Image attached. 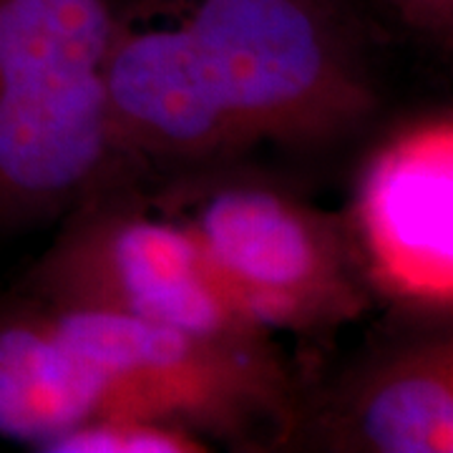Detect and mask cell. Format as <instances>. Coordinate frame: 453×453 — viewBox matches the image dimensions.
I'll return each instance as SVG.
<instances>
[{"instance_id": "cell-4", "label": "cell", "mask_w": 453, "mask_h": 453, "mask_svg": "<svg viewBox=\"0 0 453 453\" xmlns=\"http://www.w3.org/2000/svg\"><path fill=\"white\" fill-rule=\"evenodd\" d=\"M28 290L50 308L101 310L229 340H273L250 323L181 219L127 196L98 195L33 267Z\"/></svg>"}, {"instance_id": "cell-1", "label": "cell", "mask_w": 453, "mask_h": 453, "mask_svg": "<svg viewBox=\"0 0 453 453\" xmlns=\"http://www.w3.org/2000/svg\"><path fill=\"white\" fill-rule=\"evenodd\" d=\"M116 28L109 0H0V222L121 189L104 94Z\"/></svg>"}, {"instance_id": "cell-2", "label": "cell", "mask_w": 453, "mask_h": 453, "mask_svg": "<svg viewBox=\"0 0 453 453\" xmlns=\"http://www.w3.org/2000/svg\"><path fill=\"white\" fill-rule=\"evenodd\" d=\"M157 207L195 232L237 308L267 335L323 338L372 303L345 219L275 181L196 169Z\"/></svg>"}, {"instance_id": "cell-9", "label": "cell", "mask_w": 453, "mask_h": 453, "mask_svg": "<svg viewBox=\"0 0 453 453\" xmlns=\"http://www.w3.org/2000/svg\"><path fill=\"white\" fill-rule=\"evenodd\" d=\"M111 413V388L41 300L0 305V438L41 451Z\"/></svg>"}, {"instance_id": "cell-6", "label": "cell", "mask_w": 453, "mask_h": 453, "mask_svg": "<svg viewBox=\"0 0 453 453\" xmlns=\"http://www.w3.org/2000/svg\"><path fill=\"white\" fill-rule=\"evenodd\" d=\"M342 219L372 297L423 323H451V113L408 121L375 146Z\"/></svg>"}, {"instance_id": "cell-5", "label": "cell", "mask_w": 453, "mask_h": 453, "mask_svg": "<svg viewBox=\"0 0 453 453\" xmlns=\"http://www.w3.org/2000/svg\"><path fill=\"white\" fill-rule=\"evenodd\" d=\"M50 310L104 372L109 416L177 423L229 443L250 441L265 423L292 421L290 380L273 340L214 338L101 310Z\"/></svg>"}, {"instance_id": "cell-3", "label": "cell", "mask_w": 453, "mask_h": 453, "mask_svg": "<svg viewBox=\"0 0 453 453\" xmlns=\"http://www.w3.org/2000/svg\"><path fill=\"white\" fill-rule=\"evenodd\" d=\"M181 23L252 144L323 149L378 109L350 0H192Z\"/></svg>"}, {"instance_id": "cell-7", "label": "cell", "mask_w": 453, "mask_h": 453, "mask_svg": "<svg viewBox=\"0 0 453 453\" xmlns=\"http://www.w3.org/2000/svg\"><path fill=\"white\" fill-rule=\"evenodd\" d=\"M113 139L129 162H229L252 142L232 111L196 38L177 26L134 28L119 20L104 65Z\"/></svg>"}, {"instance_id": "cell-10", "label": "cell", "mask_w": 453, "mask_h": 453, "mask_svg": "<svg viewBox=\"0 0 453 453\" xmlns=\"http://www.w3.org/2000/svg\"><path fill=\"white\" fill-rule=\"evenodd\" d=\"M43 453H199L204 438L177 426L142 416H96L68 428L41 449Z\"/></svg>"}, {"instance_id": "cell-8", "label": "cell", "mask_w": 453, "mask_h": 453, "mask_svg": "<svg viewBox=\"0 0 453 453\" xmlns=\"http://www.w3.org/2000/svg\"><path fill=\"white\" fill-rule=\"evenodd\" d=\"M315 434L333 451H453L451 325L431 323L372 350L340 378Z\"/></svg>"}, {"instance_id": "cell-11", "label": "cell", "mask_w": 453, "mask_h": 453, "mask_svg": "<svg viewBox=\"0 0 453 453\" xmlns=\"http://www.w3.org/2000/svg\"><path fill=\"white\" fill-rule=\"evenodd\" d=\"M390 11L403 18L416 31L449 35L453 20V0H386Z\"/></svg>"}]
</instances>
